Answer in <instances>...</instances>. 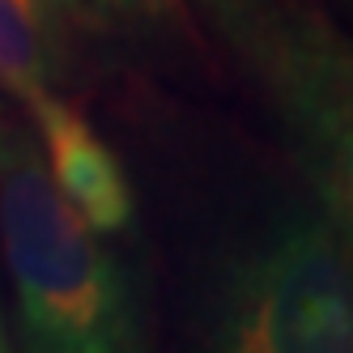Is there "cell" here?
<instances>
[{"label":"cell","mask_w":353,"mask_h":353,"mask_svg":"<svg viewBox=\"0 0 353 353\" xmlns=\"http://www.w3.org/2000/svg\"><path fill=\"white\" fill-rule=\"evenodd\" d=\"M0 251L17 311L34 345L111 353L137 341L132 298L119 264L90 221L56 188L43 149L17 119L0 115Z\"/></svg>","instance_id":"obj_1"},{"label":"cell","mask_w":353,"mask_h":353,"mask_svg":"<svg viewBox=\"0 0 353 353\" xmlns=\"http://www.w3.org/2000/svg\"><path fill=\"white\" fill-rule=\"evenodd\" d=\"M230 43L256 64L264 90L302 145L327 205L349 209V68L332 30L307 9L272 0H213Z\"/></svg>","instance_id":"obj_2"},{"label":"cell","mask_w":353,"mask_h":353,"mask_svg":"<svg viewBox=\"0 0 353 353\" xmlns=\"http://www.w3.org/2000/svg\"><path fill=\"white\" fill-rule=\"evenodd\" d=\"M349 268L336 230L298 221L251 260L234 285L230 341L251 353H332L353 341Z\"/></svg>","instance_id":"obj_3"},{"label":"cell","mask_w":353,"mask_h":353,"mask_svg":"<svg viewBox=\"0 0 353 353\" xmlns=\"http://www.w3.org/2000/svg\"><path fill=\"white\" fill-rule=\"evenodd\" d=\"M26 107L39 123L43 137V162L52 170L56 188L72 200L94 230H123L132 225L137 200H132V183L123 174L119 158L111 154V145L90 128V119L68 107L64 98H56L52 90H39L26 98Z\"/></svg>","instance_id":"obj_4"},{"label":"cell","mask_w":353,"mask_h":353,"mask_svg":"<svg viewBox=\"0 0 353 353\" xmlns=\"http://www.w3.org/2000/svg\"><path fill=\"white\" fill-rule=\"evenodd\" d=\"M64 5L90 21H132V17L162 13L166 0H64Z\"/></svg>","instance_id":"obj_5"},{"label":"cell","mask_w":353,"mask_h":353,"mask_svg":"<svg viewBox=\"0 0 353 353\" xmlns=\"http://www.w3.org/2000/svg\"><path fill=\"white\" fill-rule=\"evenodd\" d=\"M0 345H5V341H0Z\"/></svg>","instance_id":"obj_6"}]
</instances>
